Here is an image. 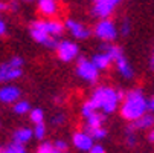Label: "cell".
<instances>
[{"label": "cell", "instance_id": "3957f363", "mask_svg": "<svg viewBox=\"0 0 154 153\" xmlns=\"http://www.w3.org/2000/svg\"><path fill=\"white\" fill-rule=\"evenodd\" d=\"M23 74V58L12 57L9 61L0 64V83L14 81Z\"/></svg>", "mask_w": 154, "mask_h": 153}, {"label": "cell", "instance_id": "d4e9b609", "mask_svg": "<svg viewBox=\"0 0 154 153\" xmlns=\"http://www.w3.org/2000/svg\"><path fill=\"white\" fill-rule=\"evenodd\" d=\"M55 147L51 144V142H45V144H41L40 148H38V153H54Z\"/></svg>", "mask_w": 154, "mask_h": 153}, {"label": "cell", "instance_id": "7402d4cb", "mask_svg": "<svg viewBox=\"0 0 154 153\" xmlns=\"http://www.w3.org/2000/svg\"><path fill=\"white\" fill-rule=\"evenodd\" d=\"M98 110V109L93 106V103L89 100V101H85L84 104H82V109H81V112H82V116L84 118H89L93 112H96Z\"/></svg>", "mask_w": 154, "mask_h": 153}, {"label": "cell", "instance_id": "8fae6325", "mask_svg": "<svg viewBox=\"0 0 154 153\" xmlns=\"http://www.w3.org/2000/svg\"><path fill=\"white\" fill-rule=\"evenodd\" d=\"M73 144L75 147H78L79 150H85L89 151L93 147V138L87 133V132H76L73 135Z\"/></svg>", "mask_w": 154, "mask_h": 153}, {"label": "cell", "instance_id": "30bf717a", "mask_svg": "<svg viewBox=\"0 0 154 153\" xmlns=\"http://www.w3.org/2000/svg\"><path fill=\"white\" fill-rule=\"evenodd\" d=\"M115 5L110 3L108 0H95L93 5V15L101 17V18H107L110 14L113 12Z\"/></svg>", "mask_w": 154, "mask_h": 153}, {"label": "cell", "instance_id": "d590c367", "mask_svg": "<svg viewBox=\"0 0 154 153\" xmlns=\"http://www.w3.org/2000/svg\"><path fill=\"white\" fill-rule=\"evenodd\" d=\"M108 2H110V3H113V5L116 6V5H118V3L121 2V0H108Z\"/></svg>", "mask_w": 154, "mask_h": 153}, {"label": "cell", "instance_id": "4fadbf2b", "mask_svg": "<svg viewBox=\"0 0 154 153\" xmlns=\"http://www.w3.org/2000/svg\"><path fill=\"white\" fill-rule=\"evenodd\" d=\"M115 63H116V68H118V71L121 72V75L124 77V78H127V80H131L133 78V68L130 66V63L127 61V58L124 57V54L122 55H119L116 60H115Z\"/></svg>", "mask_w": 154, "mask_h": 153}, {"label": "cell", "instance_id": "5b68a950", "mask_svg": "<svg viewBox=\"0 0 154 153\" xmlns=\"http://www.w3.org/2000/svg\"><path fill=\"white\" fill-rule=\"evenodd\" d=\"M75 71H76V75H78L79 78H82L84 81H87L89 84H95V83L98 81L99 69L95 66V63H93L92 60L79 58Z\"/></svg>", "mask_w": 154, "mask_h": 153}, {"label": "cell", "instance_id": "f1b7e54d", "mask_svg": "<svg viewBox=\"0 0 154 153\" xmlns=\"http://www.w3.org/2000/svg\"><path fill=\"white\" fill-rule=\"evenodd\" d=\"M89 153H105V150H104V147H101V145H93V147L89 150Z\"/></svg>", "mask_w": 154, "mask_h": 153}, {"label": "cell", "instance_id": "277c9868", "mask_svg": "<svg viewBox=\"0 0 154 153\" xmlns=\"http://www.w3.org/2000/svg\"><path fill=\"white\" fill-rule=\"evenodd\" d=\"M31 35L37 43H41V45H45L49 49H57L58 48L60 41H57V37L49 35V32L46 29V21H43V20L34 21V23L31 25Z\"/></svg>", "mask_w": 154, "mask_h": 153}, {"label": "cell", "instance_id": "5bb4252c", "mask_svg": "<svg viewBox=\"0 0 154 153\" xmlns=\"http://www.w3.org/2000/svg\"><path fill=\"white\" fill-rule=\"evenodd\" d=\"M38 9L43 15L52 17L58 12V3L57 0H38Z\"/></svg>", "mask_w": 154, "mask_h": 153}, {"label": "cell", "instance_id": "d6986e66", "mask_svg": "<svg viewBox=\"0 0 154 153\" xmlns=\"http://www.w3.org/2000/svg\"><path fill=\"white\" fill-rule=\"evenodd\" d=\"M85 132L89 133L93 139H102L107 135V130L101 126V127H90V126H85Z\"/></svg>", "mask_w": 154, "mask_h": 153}, {"label": "cell", "instance_id": "9a60e30c", "mask_svg": "<svg viewBox=\"0 0 154 153\" xmlns=\"http://www.w3.org/2000/svg\"><path fill=\"white\" fill-rule=\"evenodd\" d=\"M32 136H34V130H31V129H18L12 135L14 142L15 144H21V145H25L28 141H31Z\"/></svg>", "mask_w": 154, "mask_h": 153}, {"label": "cell", "instance_id": "6da1fadb", "mask_svg": "<svg viewBox=\"0 0 154 153\" xmlns=\"http://www.w3.org/2000/svg\"><path fill=\"white\" fill-rule=\"evenodd\" d=\"M148 110V100L142 94V91H130L127 92L122 106H121V115L127 121H136L137 118L143 116Z\"/></svg>", "mask_w": 154, "mask_h": 153}, {"label": "cell", "instance_id": "e575fe53", "mask_svg": "<svg viewBox=\"0 0 154 153\" xmlns=\"http://www.w3.org/2000/svg\"><path fill=\"white\" fill-rule=\"evenodd\" d=\"M8 8H9V5L0 0V12H2V11H5V9H8Z\"/></svg>", "mask_w": 154, "mask_h": 153}, {"label": "cell", "instance_id": "f546056e", "mask_svg": "<svg viewBox=\"0 0 154 153\" xmlns=\"http://www.w3.org/2000/svg\"><path fill=\"white\" fill-rule=\"evenodd\" d=\"M64 120H66V116H64L63 113H60V115H57V116L52 120V123H55V124H61Z\"/></svg>", "mask_w": 154, "mask_h": 153}, {"label": "cell", "instance_id": "52a82bcc", "mask_svg": "<svg viewBox=\"0 0 154 153\" xmlns=\"http://www.w3.org/2000/svg\"><path fill=\"white\" fill-rule=\"evenodd\" d=\"M57 52H58V57L61 61H72L78 57L79 54V48L75 45V43L69 41V40H63L58 43V48H57Z\"/></svg>", "mask_w": 154, "mask_h": 153}, {"label": "cell", "instance_id": "603a6c76", "mask_svg": "<svg viewBox=\"0 0 154 153\" xmlns=\"http://www.w3.org/2000/svg\"><path fill=\"white\" fill-rule=\"evenodd\" d=\"M29 118H31V121H32V123H35V124H40V123H43V118H45V113H43V110H41V109H32V110H31V113H29Z\"/></svg>", "mask_w": 154, "mask_h": 153}, {"label": "cell", "instance_id": "ba28073f", "mask_svg": "<svg viewBox=\"0 0 154 153\" xmlns=\"http://www.w3.org/2000/svg\"><path fill=\"white\" fill-rule=\"evenodd\" d=\"M154 126V115H149V113H145L143 116L137 118L136 121H133L125 132H136V130H145V129H151Z\"/></svg>", "mask_w": 154, "mask_h": 153}, {"label": "cell", "instance_id": "4dcf8cb0", "mask_svg": "<svg viewBox=\"0 0 154 153\" xmlns=\"http://www.w3.org/2000/svg\"><path fill=\"white\" fill-rule=\"evenodd\" d=\"M148 110L154 112V97H151V98L148 100Z\"/></svg>", "mask_w": 154, "mask_h": 153}, {"label": "cell", "instance_id": "83f0119b", "mask_svg": "<svg viewBox=\"0 0 154 153\" xmlns=\"http://www.w3.org/2000/svg\"><path fill=\"white\" fill-rule=\"evenodd\" d=\"M127 142H128V145H134L136 144L134 132H127Z\"/></svg>", "mask_w": 154, "mask_h": 153}, {"label": "cell", "instance_id": "ffe728a7", "mask_svg": "<svg viewBox=\"0 0 154 153\" xmlns=\"http://www.w3.org/2000/svg\"><path fill=\"white\" fill-rule=\"evenodd\" d=\"M29 109H31V106H29L28 101H17V103H14V112H15L17 115H25V113H28Z\"/></svg>", "mask_w": 154, "mask_h": 153}, {"label": "cell", "instance_id": "1f68e13d", "mask_svg": "<svg viewBox=\"0 0 154 153\" xmlns=\"http://www.w3.org/2000/svg\"><path fill=\"white\" fill-rule=\"evenodd\" d=\"M5 32H6V25L3 23L2 20H0V35H3Z\"/></svg>", "mask_w": 154, "mask_h": 153}, {"label": "cell", "instance_id": "2e32d148", "mask_svg": "<svg viewBox=\"0 0 154 153\" xmlns=\"http://www.w3.org/2000/svg\"><path fill=\"white\" fill-rule=\"evenodd\" d=\"M92 61L95 63V66H96L99 71H104V69H107V68L110 66V64L113 63V58L110 57L107 52H101V54H96V55H93Z\"/></svg>", "mask_w": 154, "mask_h": 153}, {"label": "cell", "instance_id": "836d02e7", "mask_svg": "<svg viewBox=\"0 0 154 153\" xmlns=\"http://www.w3.org/2000/svg\"><path fill=\"white\" fill-rule=\"evenodd\" d=\"M148 141L154 144V129H151V130H149V133H148Z\"/></svg>", "mask_w": 154, "mask_h": 153}, {"label": "cell", "instance_id": "f35d334b", "mask_svg": "<svg viewBox=\"0 0 154 153\" xmlns=\"http://www.w3.org/2000/svg\"><path fill=\"white\" fill-rule=\"evenodd\" d=\"M23 2H26V3H31V2H34V0H23Z\"/></svg>", "mask_w": 154, "mask_h": 153}, {"label": "cell", "instance_id": "7a4b0ae2", "mask_svg": "<svg viewBox=\"0 0 154 153\" xmlns=\"http://www.w3.org/2000/svg\"><path fill=\"white\" fill-rule=\"evenodd\" d=\"M90 101L93 103V106L98 109V110H102V113H112L118 109V104L121 100L119 97V91H115L112 87H98V89L93 92Z\"/></svg>", "mask_w": 154, "mask_h": 153}, {"label": "cell", "instance_id": "8992f818", "mask_svg": "<svg viewBox=\"0 0 154 153\" xmlns=\"http://www.w3.org/2000/svg\"><path fill=\"white\" fill-rule=\"evenodd\" d=\"M95 35L105 41V43H110V41H113L118 35V31H116V26L112 20H108V18H101V21L96 25L95 28Z\"/></svg>", "mask_w": 154, "mask_h": 153}, {"label": "cell", "instance_id": "cb8c5ba5", "mask_svg": "<svg viewBox=\"0 0 154 153\" xmlns=\"http://www.w3.org/2000/svg\"><path fill=\"white\" fill-rule=\"evenodd\" d=\"M46 135V126L40 123V124H35V129H34V136L37 139H41V138H45Z\"/></svg>", "mask_w": 154, "mask_h": 153}, {"label": "cell", "instance_id": "9c48e42d", "mask_svg": "<svg viewBox=\"0 0 154 153\" xmlns=\"http://www.w3.org/2000/svg\"><path fill=\"white\" fill-rule=\"evenodd\" d=\"M66 28L69 29V32L76 37V38H87L90 35V29L85 28L82 23H79V21H75V20H67L66 21Z\"/></svg>", "mask_w": 154, "mask_h": 153}, {"label": "cell", "instance_id": "44dd1931", "mask_svg": "<svg viewBox=\"0 0 154 153\" xmlns=\"http://www.w3.org/2000/svg\"><path fill=\"white\" fill-rule=\"evenodd\" d=\"M0 153H26V150H25V147L21 144H15L14 142V144H9L5 148H2Z\"/></svg>", "mask_w": 154, "mask_h": 153}, {"label": "cell", "instance_id": "74e56055", "mask_svg": "<svg viewBox=\"0 0 154 153\" xmlns=\"http://www.w3.org/2000/svg\"><path fill=\"white\" fill-rule=\"evenodd\" d=\"M54 153H66V151H58V150L55 148V150H54Z\"/></svg>", "mask_w": 154, "mask_h": 153}, {"label": "cell", "instance_id": "d6a6232c", "mask_svg": "<svg viewBox=\"0 0 154 153\" xmlns=\"http://www.w3.org/2000/svg\"><path fill=\"white\" fill-rule=\"evenodd\" d=\"M9 9H12V11H17L18 9V3L15 2V0H12V2L9 3Z\"/></svg>", "mask_w": 154, "mask_h": 153}, {"label": "cell", "instance_id": "484cf974", "mask_svg": "<svg viewBox=\"0 0 154 153\" xmlns=\"http://www.w3.org/2000/svg\"><path fill=\"white\" fill-rule=\"evenodd\" d=\"M54 147H55L58 151H66V150H67V142H66V141H61V139H58V141H55Z\"/></svg>", "mask_w": 154, "mask_h": 153}, {"label": "cell", "instance_id": "ac0fdd59", "mask_svg": "<svg viewBox=\"0 0 154 153\" xmlns=\"http://www.w3.org/2000/svg\"><path fill=\"white\" fill-rule=\"evenodd\" d=\"M87 120V126H90V127H101L102 123L105 121V113H101V112H93L89 118H85Z\"/></svg>", "mask_w": 154, "mask_h": 153}, {"label": "cell", "instance_id": "e0dca14e", "mask_svg": "<svg viewBox=\"0 0 154 153\" xmlns=\"http://www.w3.org/2000/svg\"><path fill=\"white\" fill-rule=\"evenodd\" d=\"M46 29L49 32V35L52 37H60L64 31V25L58 20H46Z\"/></svg>", "mask_w": 154, "mask_h": 153}, {"label": "cell", "instance_id": "4316f807", "mask_svg": "<svg viewBox=\"0 0 154 153\" xmlns=\"http://www.w3.org/2000/svg\"><path fill=\"white\" fill-rule=\"evenodd\" d=\"M131 31V25H130V21L128 20H124V23H122V28H121V32L124 35H128Z\"/></svg>", "mask_w": 154, "mask_h": 153}, {"label": "cell", "instance_id": "8d00e7d4", "mask_svg": "<svg viewBox=\"0 0 154 153\" xmlns=\"http://www.w3.org/2000/svg\"><path fill=\"white\" fill-rule=\"evenodd\" d=\"M149 64H151V68L154 69V54H152V57H151V61H149Z\"/></svg>", "mask_w": 154, "mask_h": 153}, {"label": "cell", "instance_id": "7c38bea8", "mask_svg": "<svg viewBox=\"0 0 154 153\" xmlns=\"http://www.w3.org/2000/svg\"><path fill=\"white\" fill-rule=\"evenodd\" d=\"M20 98V89L14 86H5L0 89V101L2 103H17Z\"/></svg>", "mask_w": 154, "mask_h": 153}]
</instances>
